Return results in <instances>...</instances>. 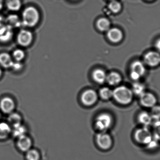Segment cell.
I'll return each mask as SVG.
<instances>
[{
  "instance_id": "6da1fadb",
  "label": "cell",
  "mask_w": 160,
  "mask_h": 160,
  "mask_svg": "<svg viewBox=\"0 0 160 160\" xmlns=\"http://www.w3.org/2000/svg\"><path fill=\"white\" fill-rule=\"evenodd\" d=\"M112 91V97L117 103L121 105H127L132 101L133 93L131 89L126 86H118Z\"/></svg>"
},
{
  "instance_id": "7a4b0ae2",
  "label": "cell",
  "mask_w": 160,
  "mask_h": 160,
  "mask_svg": "<svg viewBox=\"0 0 160 160\" xmlns=\"http://www.w3.org/2000/svg\"><path fill=\"white\" fill-rule=\"evenodd\" d=\"M113 118L112 115L108 113L100 114L95 120V127L100 132H107L112 126Z\"/></svg>"
},
{
  "instance_id": "3957f363",
  "label": "cell",
  "mask_w": 160,
  "mask_h": 160,
  "mask_svg": "<svg viewBox=\"0 0 160 160\" xmlns=\"http://www.w3.org/2000/svg\"><path fill=\"white\" fill-rule=\"evenodd\" d=\"M38 11L33 7H29L25 8L22 14L23 23L29 27L35 26L39 20Z\"/></svg>"
},
{
  "instance_id": "277c9868",
  "label": "cell",
  "mask_w": 160,
  "mask_h": 160,
  "mask_svg": "<svg viewBox=\"0 0 160 160\" xmlns=\"http://www.w3.org/2000/svg\"><path fill=\"white\" fill-rule=\"evenodd\" d=\"M153 134L148 127H143L137 130L134 134L135 141L138 143L147 146L153 139Z\"/></svg>"
},
{
  "instance_id": "5b68a950",
  "label": "cell",
  "mask_w": 160,
  "mask_h": 160,
  "mask_svg": "<svg viewBox=\"0 0 160 160\" xmlns=\"http://www.w3.org/2000/svg\"><path fill=\"white\" fill-rule=\"evenodd\" d=\"M96 141L98 147L102 150H108L112 146V137L106 132H100L98 133Z\"/></svg>"
},
{
  "instance_id": "8992f818",
  "label": "cell",
  "mask_w": 160,
  "mask_h": 160,
  "mask_svg": "<svg viewBox=\"0 0 160 160\" xmlns=\"http://www.w3.org/2000/svg\"><path fill=\"white\" fill-rule=\"evenodd\" d=\"M98 98L97 93L92 89H88L84 92L81 98L82 104L87 107L94 105L98 101Z\"/></svg>"
},
{
  "instance_id": "52a82bcc",
  "label": "cell",
  "mask_w": 160,
  "mask_h": 160,
  "mask_svg": "<svg viewBox=\"0 0 160 160\" xmlns=\"http://www.w3.org/2000/svg\"><path fill=\"white\" fill-rule=\"evenodd\" d=\"M16 107L15 101L10 97L3 98L0 101V110L4 113L9 114L13 112Z\"/></svg>"
},
{
  "instance_id": "ba28073f",
  "label": "cell",
  "mask_w": 160,
  "mask_h": 160,
  "mask_svg": "<svg viewBox=\"0 0 160 160\" xmlns=\"http://www.w3.org/2000/svg\"><path fill=\"white\" fill-rule=\"evenodd\" d=\"M140 97L141 104L145 108H152L157 104V98L151 93L145 92Z\"/></svg>"
},
{
  "instance_id": "9c48e42d",
  "label": "cell",
  "mask_w": 160,
  "mask_h": 160,
  "mask_svg": "<svg viewBox=\"0 0 160 160\" xmlns=\"http://www.w3.org/2000/svg\"><path fill=\"white\" fill-rule=\"evenodd\" d=\"M18 139L17 147L21 151L26 152L32 148V141L29 136L23 135Z\"/></svg>"
},
{
  "instance_id": "30bf717a",
  "label": "cell",
  "mask_w": 160,
  "mask_h": 160,
  "mask_svg": "<svg viewBox=\"0 0 160 160\" xmlns=\"http://www.w3.org/2000/svg\"><path fill=\"white\" fill-rule=\"evenodd\" d=\"M144 60L149 66H157L160 64V54L157 52H148L145 55Z\"/></svg>"
},
{
  "instance_id": "8fae6325",
  "label": "cell",
  "mask_w": 160,
  "mask_h": 160,
  "mask_svg": "<svg viewBox=\"0 0 160 160\" xmlns=\"http://www.w3.org/2000/svg\"><path fill=\"white\" fill-rule=\"evenodd\" d=\"M33 36L30 31L22 30L19 33L18 36V41L20 45L22 46H28L32 40Z\"/></svg>"
},
{
  "instance_id": "7c38bea8",
  "label": "cell",
  "mask_w": 160,
  "mask_h": 160,
  "mask_svg": "<svg viewBox=\"0 0 160 160\" xmlns=\"http://www.w3.org/2000/svg\"><path fill=\"white\" fill-rule=\"evenodd\" d=\"M107 37L112 42L118 43L122 40L123 37V33L118 28H112L108 30Z\"/></svg>"
},
{
  "instance_id": "4fadbf2b",
  "label": "cell",
  "mask_w": 160,
  "mask_h": 160,
  "mask_svg": "<svg viewBox=\"0 0 160 160\" xmlns=\"http://www.w3.org/2000/svg\"><path fill=\"white\" fill-rule=\"evenodd\" d=\"M139 123L143 127H148L152 125L153 120L150 115V113L143 111L140 113L138 117Z\"/></svg>"
},
{
  "instance_id": "5bb4252c",
  "label": "cell",
  "mask_w": 160,
  "mask_h": 160,
  "mask_svg": "<svg viewBox=\"0 0 160 160\" xmlns=\"http://www.w3.org/2000/svg\"><path fill=\"white\" fill-rule=\"evenodd\" d=\"M22 117L17 113L12 112L9 114L8 117V123L13 128L22 125Z\"/></svg>"
},
{
  "instance_id": "9a60e30c",
  "label": "cell",
  "mask_w": 160,
  "mask_h": 160,
  "mask_svg": "<svg viewBox=\"0 0 160 160\" xmlns=\"http://www.w3.org/2000/svg\"><path fill=\"white\" fill-rule=\"evenodd\" d=\"M12 132V127L6 122L0 123V140H5Z\"/></svg>"
},
{
  "instance_id": "2e32d148",
  "label": "cell",
  "mask_w": 160,
  "mask_h": 160,
  "mask_svg": "<svg viewBox=\"0 0 160 160\" xmlns=\"http://www.w3.org/2000/svg\"><path fill=\"white\" fill-rule=\"evenodd\" d=\"M131 71L137 73L141 77L144 75L146 71L145 67L142 62L140 61H135L132 64Z\"/></svg>"
},
{
  "instance_id": "e0dca14e",
  "label": "cell",
  "mask_w": 160,
  "mask_h": 160,
  "mask_svg": "<svg viewBox=\"0 0 160 160\" xmlns=\"http://www.w3.org/2000/svg\"><path fill=\"white\" fill-rule=\"evenodd\" d=\"M92 76L94 80L100 84L103 83L106 80L107 75L104 70L101 69H97L94 70Z\"/></svg>"
},
{
  "instance_id": "ac0fdd59",
  "label": "cell",
  "mask_w": 160,
  "mask_h": 160,
  "mask_svg": "<svg viewBox=\"0 0 160 160\" xmlns=\"http://www.w3.org/2000/svg\"><path fill=\"white\" fill-rule=\"evenodd\" d=\"M11 28L7 26L0 27V40L6 41L9 40L12 37Z\"/></svg>"
},
{
  "instance_id": "d6986e66",
  "label": "cell",
  "mask_w": 160,
  "mask_h": 160,
  "mask_svg": "<svg viewBox=\"0 0 160 160\" xmlns=\"http://www.w3.org/2000/svg\"><path fill=\"white\" fill-rule=\"evenodd\" d=\"M106 81L111 85H116L121 82V77L118 73L112 72L107 76Z\"/></svg>"
},
{
  "instance_id": "ffe728a7",
  "label": "cell",
  "mask_w": 160,
  "mask_h": 160,
  "mask_svg": "<svg viewBox=\"0 0 160 160\" xmlns=\"http://www.w3.org/2000/svg\"><path fill=\"white\" fill-rule=\"evenodd\" d=\"M13 63L12 58L8 54L2 53L0 54V64L4 67H12Z\"/></svg>"
},
{
  "instance_id": "44dd1931",
  "label": "cell",
  "mask_w": 160,
  "mask_h": 160,
  "mask_svg": "<svg viewBox=\"0 0 160 160\" xmlns=\"http://www.w3.org/2000/svg\"><path fill=\"white\" fill-rule=\"evenodd\" d=\"M26 128L22 124L20 126L13 128L11 133L15 138L18 139L21 136L26 135Z\"/></svg>"
},
{
  "instance_id": "7402d4cb",
  "label": "cell",
  "mask_w": 160,
  "mask_h": 160,
  "mask_svg": "<svg viewBox=\"0 0 160 160\" xmlns=\"http://www.w3.org/2000/svg\"><path fill=\"white\" fill-rule=\"evenodd\" d=\"M7 25L10 28L18 27L20 24V22L18 17L16 15H10L6 20Z\"/></svg>"
},
{
  "instance_id": "603a6c76",
  "label": "cell",
  "mask_w": 160,
  "mask_h": 160,
  "mask_svg": "<svg viewBox=\"0 0 160 160\" xmlns=\"http://www.w3.org/2000/svg\"><path fill=\"white\" fill-rule=\"evenodd\" d=\"M97 26L99 30L103 32L108 31L110 29V22L107 19L102 18L97 22Z\"/></svg>"
},
{
  "instance_id": "cb8c5ba5",
  "label": "cell",
  "mask_w": 160,
  "mask_h": 160,
  "mask_svg": "<svg viewBox=\"0 0 160 160\" xmlns=\"http://www.w3.org/2000/svg\"><path fill=\"white\" fill-rule=\"evenodd\" d=\"M6 5L8 8L12 11L19 10L21 7L20 0H7Z\"/></svg>"
},
{
  "instance_id": "d4e9b609",
  "label": "cell",
  "mask_w": 160,
  "mask_h": 160,
  "mask_svg": "<svg viewBox=\"0 0 160 160\" xmlns=\"http://www.w3.org/2000/svg\"><path fill=\"white\" fill-rule=\"evenodd\" d=\"M25 157L27 160H40V154L36 149L31 148L26 152Z\"/></svg>"
},
{
  "instance_id": "484cf974",
  "label": "cell",
  "mask_w": 160,
  "mask_h": 160,
  "mask_svg": "<svg viewBox=\"0 0 160 160\" xmlns=\"http://www.w3.org/2000/svg\"><path fill=\"white\" fill-rule=\"evenodd\" d=\"M144 85L140 83H135L133 84L132 86V91L133 94H135L136 95L140 96L141 95H142L144 93H145Z\"/></svg>"
},
{
  "instance_id": "4316f807",
  "label": "cell",
  "mask_w": 160,
  "mask_h": 160,
  "mask_svg": "<svg viewBox=\"0 0 160 160\" xmlns=\"http://www.w3.org/2000/svg\"><path fill=\"white\" fill-rule=\"evenodd\" d=\"M99 95L102 99L107 100L112 97L113 91L108 87H103L100 90Z\"/></svg>"
},
{
  "instance_id": "83f0119b",
  "label": "cell",
  "mask_w": 160,
  "mask_h": 160,
  "mask_svg": "<svg viewBox=\"0 0 160 160\" xmlns=\"http://www.w3.org/2000/svg\"><path fill=\"white\" fill-rule=\"evenodd\" d=\"M150 114L153 120V122L160 120V106L155 105L151 108Z\"/></svg>"
},
{
  "instance_id": "f1b7e54d",
  "label": "cell",
  "mask_w": 160,
  "mask_h": 160,
  "mask_svg": "<svg viewBox=\"0 0 160 160\" xmlns=\"http://www.w3.org/2000/svg\"><path fill=\"white\" fill-rule=\"evenodd\" d=\"M121 3L116 0H112L109 4V8L110 10L115 13L119 12L121 10Z\"/></svg>"
},
{
  "instance_id": "f546056e",
  "label": "cell",
  "mask_w": 160,
  "mask_h": 160,
  "mask_svg": "<svg viewBox=\"0 0 160 160\" xmlns=\"http://www.w3.org/2000/svg\"><path fill=\"white\" fill-rule=\"evenodd\" d=\"M152 125L153 126V136L159 142L160 141V120L154 121Z\"/></svg>"
},
{
  "instance_id": "4dcf8cb0",
  "label": "cell",
  "mask_w": 160,
  "mask_h": 160,
  "mask_svg": "<svg viewBox=\"0 0 160 160\" xmlns=\"http://www.w3.org/2000/svg\"><path fill=\"white\" fill-rule=\"evenodd\" d=\"M13 55L16 61L19 62L23 59L25 56V54L22 50L17 49L14 51Z\"/></svg>"
},
{
  "instance_id": "1f68e13d",
  "label": "cell",
  "mask_w": 160,
  "mask_h": 160,
  "mask_svg": "<svg viewBox=\"0 0 160 160\" xmlns=\"http://www.w3.org/2000/svg\"><path fill=\"white\" fill-rule=\"evenodd\" d=\"M12 67H13V69L16 70H19L22 67V65L20 63H19V62L17 61L16 63H13Z\"/></svg>"
},
{
  "instance_id": "d6a6232c",
  "label": "cell",
  "mask_w": 160,
  "mask_h": 160,
  "mask_svg": "<svg viewBox=\"0 0 160 160\" xmlns=\"http://www.w3.org/2000/svg\"><path fill=\"white\" fill-rule=\"evenodd\" d=\"M130 76L132 79L135 81L138 80L141 78L140 75H138L135 72H132V71H131V72Z\"/></svg>"
},
{
  "instance_id": "836d02e7",
  "label": "cell",
  "mask_w": 160,
  "mask_h": 160,
  "mask_svg": "<svg viewBox=\"0 0 160 160\" xmlns=\"http://www.w3.org/2000/svg\"><path fill=\"white\" fill-rule=\"evenodd\" d=\"M156 47L158 50L160 52V39L156 42Z\"/></svg>"
},
{
  "instance_id": "e575fe53",
  "label": "cell",
  "mask_w": 160,
  "mask_h": 160,
  "mask_svg": "<svg viewBox=\"0 0 160 160\" xmlns=\"http://www.w3.org/2000/svg\"><path fill=\"white\" fill-rule=\"evenodd\" d=\"M3 6V1L2 0H0V10L2 9V8Z\"/></svg>"
},
{
  "instance_id": "d590c367",
  "label": "cell",
  "mask_w": 160,
  "mask_h": 160,
  "mask_svg": "<svg viewBox=\"0 0 160 160\" xmlns=\"http://www.w3.org/2000/svg\"><path fill=\"white\" fill-rule=\"evenodd\" d=\"M2 18L1 17H0V27H2V26H3L2 25Z\"/></svg>"
},
{
  "instance_id": "8d00e7d4",
  "label": "cell",
  "mask_w": 160,
  "mask_h": 160,
  "mask_svg": "<svg viewBox=\"0 0 160 160\" xmlns=\"http://www.w3.org/2000/svg\"><path fill=\"white\" fill-rule=\"evenodd\" d=\"M1 74H2V70H1V69H0V77H1Z\"/></svg>"
},
{
  "instance_id": "74e56055",
  "label": "cell",
  "mask_w": 160,
  "mask_h": 160,
  "mask_svg": "<svg viewBox=\"0 0 160 160\" xmlns=\"http://www.w3.org/2000/svg\"><path fill=\"white\" fill-rule=\"evenodd\" d=\"M1 114H0V118H1Z\"/></svg>"
},
{
  "instance_id": "f35d334b",
  "label": "cell",
  "mask_w": 160,
  "mask_h": 160,
  "mask_svg": "<svg viewBox=\"0 0 160 160\" xmlns=\"http://www.w3.org/2000/svg\"><path fill=\"white\" fill-rule=\"evenodd\" d=\"M148 1H152V0H148Z\"/></svg>"
}]
</instances>
